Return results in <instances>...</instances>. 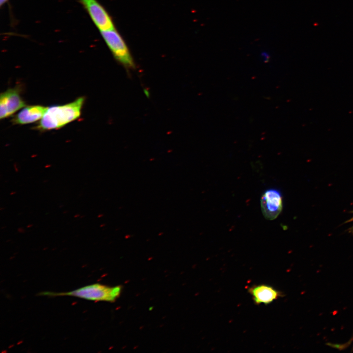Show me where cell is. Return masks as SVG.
I'll return each instance as SVG.
<instances>
[{"instance_id":"cell-1","label":"cell","mask_w":353,"mask_h":353,"mask_svg":"<svg viewBox=\"0 0 353 353\" xmlns=\"http://www.w3.org/2000/svg\"><path fill=\"white\" fill-rule=\"evenodd\" d=\"M85 98L80 97L64 104L47 107L34 128L41 131L58 129L77 119L81 115Z\"/></svg>"},{"instance_id":"cell-2","label":"cell","mask_w":353,"mask_h":353,"mask_svg":"<svg viewBox=\"0 0 353 353\" xmlns=\"http://www.w3.org/2000/svg\"><path fill=\"white\" fill-rule=\"evenodd\" d=\"M121 286L110 287L99 283L93 284L68 292H44L39 295L47 296H73L94 301L114 302L120 295Z\"/></svg>"},{"instance_id":"cell-3","label":"cell","mask_w":353,"mask_h":353,"mask_svg":"<svg viewBox=\"0 0 353 353\" xmlns=\"http://www.w3.org/2000/svg\"><path fill=\"white\" fill-rule=\"evenodd\" d=\"M102 37L114 58L127 69H133L135 62L124 40L115 29L100 31Z\"/></svg>"},{"instance_id":"cell-4","label":"cell","mask_w":353,"mask_h":353,"mask_svg":"<svg viewBox=\"0 0 353 353\" xmlns=\"http://www.w3.org/2000/svg\"><path fill=\"white\" fill-rule=\"evenodd\" d=\"M21 95L20 86L8 88L0 94V118L4 119L25 106Z\"/></svg>"},{"instance_id":"cell-5","label":"cell","mask_w":353,"mask_h":353,"mask_svg":"<svg viewBox=\"0 0 353 353\" xmlns=\"http://www.w3.org/2000/svg\"><path fill=\"white\" fill-rule=\"evenodd\" d=\"M79 1L100 31L115 28L111 18L97 0H80Z\"/></svg>"},{"instance_id":"cell-6","label":"cell","mask_w":353,"mask_h":353,"mask_svg":"<svg viewBox=\"0 0 353 353\" xmlns=\"http://www.w3.org/2000/svg\"><path fill=\"white\" fill-rule=\"evenodd\" d=\"M261 207L266 219H275L282 209V196L280 192L275 189L266 190L261 199Z\"/></svg>"},{"instance_id":"cell-7","label":"cell","mask_w":353,"mask_h":353,"mask_svg":"<svg viewBox=\"0 0 353 353\" xmlns=\"http://www.w3.org/2000/svg\"><path fill=\"white\" fill-rule=\"evenodd\" d=\"M248 292L256 304H268L282 296L281 292L266 284L252 286L248 289Z\"/></svg>"},{"instance_id":"cell-8","label":"cell","mask_w":353,"mask_h":353,"mask_svg":"<svg viewBox=\"0 0 353 353\" xmlns=\"http://www.w3.org/2000/svg\"><path fill=\"white\" fill-rule=\"evenodd\" d=\"M47 107L41 105L25 106L12 118L11 122L14 125H26L41 120L47 110Z\"/></svg>"},{"instance_id":"cell-9","label":"cell","mask_w":353,"mask_h":353,"mask_svg":"<svg viewBox=\"0 0 353 353\" xmlns=\"http://www.w3.org/2000/svg\"><path fill=\"white\" fill-rule=\"evenodd\" d=\"M260 56L264 62H267L270 59V53L266 50L261 51L260 54Z\"/></svg>"},{"instance_id":"cell-10","label":"cell","mask_w":353,"mask_h":353,"mask_svg":"<svg viewBox=\"0 0 353 353\" xmlns=\"http://www.w3.org/2000/svg\"><path fill=\"white\" fill-rule=\"evenodd\" d=\"M17 230L20 233H24L25 231V229L23 227H19Z\"/></svg>"},{"instance_id":"cell-11","label":"cell","mask_w":353,"mask_h":353,"mask_svg":"<svg viewBox=\"0 0 353 353\" xmlns=\"http://www.w3.org/2000/svg\"><path fill=\"white\" fill-rule=\"evenodd\" d=\"M14 169H15V172H16V173H18V172H19V169L17 168V165H16V164H14Z\"/></svg>"},{"instance_id":"cell-12","label":"cell","mask_w":353,"mask_h":353,"mask_svg":"<svg viewBox=\"0 0 353 353\" xmlns=\"http://www.w3.org/2000/svg\"><path fill=\"white\" fill-rule=\"evenodd\" d=\"M8 0H0V5H2L4 3H5Z\"/></svg>"},{"instance_id":"cell-13","label":"cell","mask_w":353,"mask_h":353,"mask_svg":"<svg viewBox=\"0 0 353 353\" xmlns=\"http://www.w3.org/2000/svg\"><path fill=\"white\" fill-rule=\"evenodd\" d=\"M16 193V191H12V192H10V195H13L15 194Z\"/></svg>"},{"instance_id":"cell-14","label":"cell","mask_w":353,"mask_h":353,"mask_svg":"<svg viewBox=\"0 0 353 353\" xmlns=\"http://www.w3.org/2000/svg\"><path fill=\"white\" fill-rule=\"evenodd\" d=\"M32 226H33L32 224H29L26 226V227L29 228V227H31Z\"/></svg>"},{"instance_id":"cell-15","label":"cell","mask_w":353,"mask_h":353,"mask_svg":"<svg viewBox=\"0 0 353 353\" xmlns=\"http://www.w3.org/2000/svg\"><path fill=\"white\" fill-rule=\"evenodd\" d=\"M51 167V165H50V164L46 165L45 166V167L46 168H49V167Z\"/></svg>"},{"instance_id":"cell-16","label":"cell","mask_w":353,"mask_h":353,"mask_svg":"<svg viewBox=\"0 0 353 353\" xmlns=\"http://www.w3.org/2000/svg\"><path fill=\"white\" fill-rule=\"evenodd\" d=\"M79 216H80V215L78 214L75 215L74 216V217L76 218L79 217Z\"/></svg>"},{"instance_id":"cell-17","label":"cell","mask_w":353,"mask_h":353,"mask_svg":"<svg viewBox=\"0 0 353 353\" xmlns=\"http://www.w3.org/2000/svg\"><path fill=\"white\" fill-rule=\"evenodd\" d=\"M64 212H63V214H65V213H66L67 212V211H64Z\"/></svg>"},{"instance_id":"cell-18","label":"cell","mask_w":353,"mask_h":353,"mask_svg":"<svg viewBox=\"0 0 353 353\" xmlns=\"http://www.w3.org/2000/svg\"><path fill=\"white\" fill-rule=\"evenodd\" d=\"M353 221V218L352 219H351V220H350V221Z\"/></svg>"},{"instance_id":"cell-19","label":"cell","mask_w":353,"mask_h":353,"mask_svg":"<svg viewBox=\"0 0 353 353\" xmlns=\"http://www.w3.org/2000/svg\"><path fill=\"white\" fill-rule=\"evenodd\" d=\"M84 217V216L83 215V216H80V218H83V217Z\"/></svg>"}]
</instances>
